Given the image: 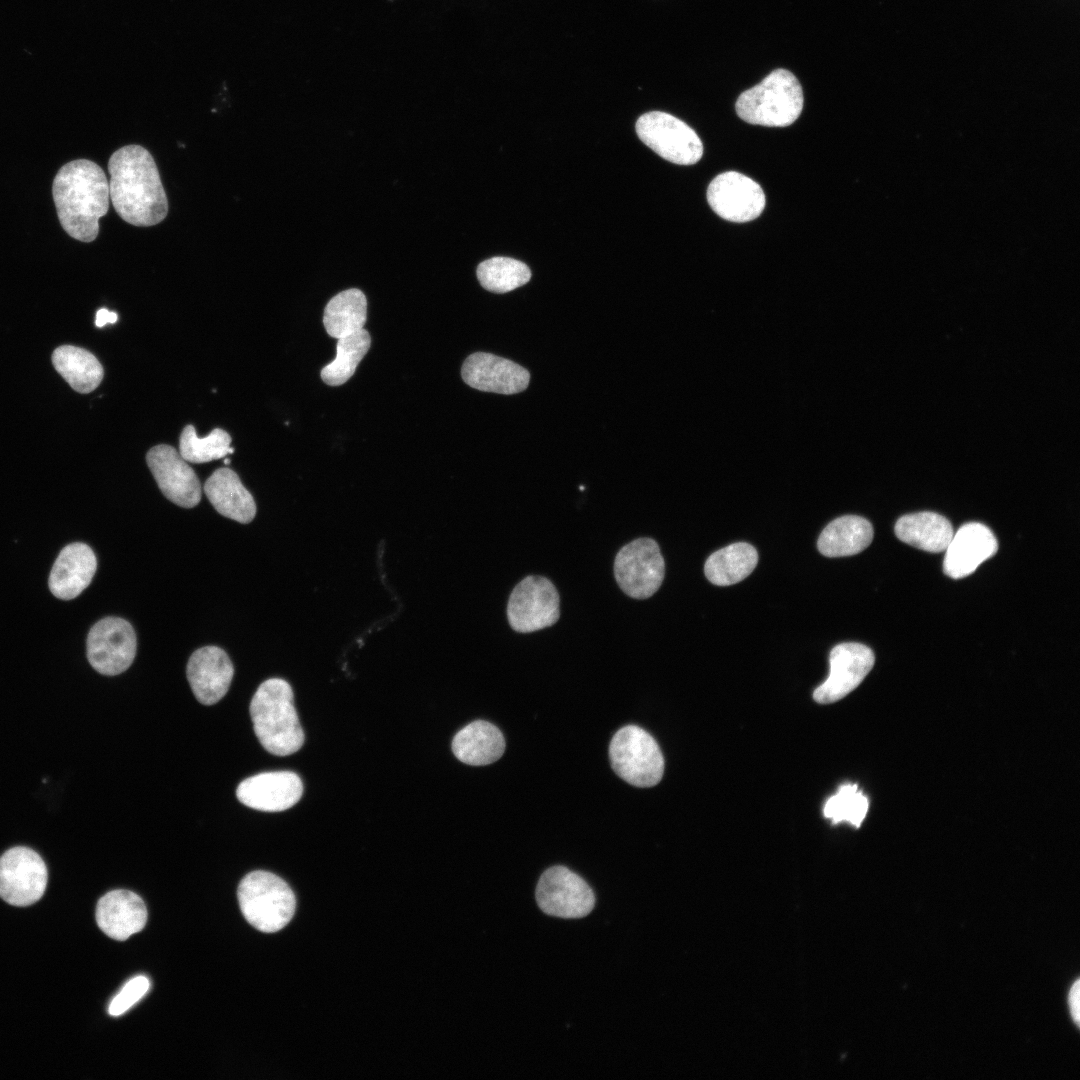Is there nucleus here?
<instances>
[{
    "label": "nucleus",
    "instance_id": "1",
    "mask_svg": "<svg viewBox=\"0 0 1080 1080\" xmlns=\"http://www.w3.org/2000/svg\"><path fill=\"white\" fill-rule=\"evenodd\" d=\"M113 207L127 223L149 227L163 221L168 200L152 155L140 145L116 150L108 162Z\"/></svg>",
    "mask_w": 1080,
    "mask_h": 1080
},
{
    "label": "nucleus",
    "instance_id": "2",
    "mask_svg": "<svg viewBox=\"0 0 1080 1080\" xmlns=\"http://www.w3.org/2000/svg\"><path fill=\"white\" fill-rule=\"evenodd\" d=\"M52 193L63 229L82 242L95 240L110 200L102 168L87 159L68 162L56 174Z\"/></svg>",
    "mask_w": 1080,
    "mask_h": 1080
},
{
    "label": "nucleus",
    "instance_id": "3",
    "mask_svg": "<svg viewBox=\"0 0 1080 1080\" xmlns=\"http://www.w3.org/2000/svg\"><path fill=\"white\" fill-rule=\"evenodd\" d=\"M249 711L254 732L269 753L287 756L302 747L304 732L294 707L292 688L285 680L264 681L255 692Z\"/></svg>",
    "mask_w": 1080,
    "mask_h": 1080
},
{
    "label": "nucleus",
    "instance_id": "4",
    "mask_svg": "<svg viewBox=\"0 0 1080 1080\" xmlns=\"http://www.w3.org/2000/svg\"><path fill=\"white\" fill-rule=\"evenodd\" d=\"M803 102L798 79L792 72L779 68L756 86L742 92L735 108L738 116L747 123L785 127L800 116Z\"/></svg>",
    "mask_w": 1080,
    "mask_h": 1080
},
{
    "label": "nucleus",
    "instance_id": "5",
    "mask_svg": "<svg viewBox=\"0 0 1080 1080\" xmlns=\"http://www.w3.org/2000/svg\"><path fill=\"white\" fill-rule=\"evenodd\" d=\"M238 900L245 919L256 929L277 932L292 919L296 899L289 885L268 871H253L239 884Z\"/></svg>",
    "mask_w": 1080,
    "mask_h": 1080
},
{
    "label": "nucleus",
    "instance_id": "6",
    "mask_svg": "<svg viewBox=\"0 0 1080 1080\" xmlns=\"http://www.w3.org/2000/svg\"><path fill=\"white\" fill-rule=\"evenodd\" d=\"M614 772L636 787H652L660 782L664 758L656 740L643 728L627 725L619 729L609 745Z\"/></svg>",
    "mask_w": 1080,
    "mask_h": 1080
},
{
    "label": "nucleus",
    "instance_id": "7",
    "mask_svg": "<svg viewBox=\"0 0 1080 1080\" xmlns=\"http://www.w3.org/2000/svg\"><path fill=\"white\" fill-rule=\"evenodd\" d=\"M534 899L542 913L565 920L583 919L596 906L592 887L563 865L551 866L540 875Z\"/></svg>",
    "mask_w": 1080,
    "mask_h": 1080
},
{
    "label": "nucleus",
    "instance_id": "8",
    "mask_svg": "<svg viewBox=\"0 0 1080 1080\" xmlns=\"http://www.w3.org/2000/svg\"><path fill=\"white\" fill-rule=\"evenodd\" d=\"M635 128L645 145L672 163L692 165L703 155V144L696 132L668 113H645L639 117Z\"/></svg>",
    "mask_w": 1080,
    "mask_h": 1080
},
{
    "label": "nucleus",
    "instance_id": "9",
    "mask_svg": "<svg viewBox=\"0 0 1080 1080\" xmlns=\"http://www.w3.org/2000/svg\"><path fill=\"white\" fill-rule=\"evenodd\" d=\"M664 558L657 542L637 538L624 545L614 560V576L621 590L634 599L651 597L661 586Z\"/></svg>",
    "mask_w": 1080,
    "mask_h": 1080
},
{
    "label": "nucleus",
    "instance_id": "10",
    "mask_svg": "<svg viewBox=\"0 0 1080 1080\" xmlns=\"http://www.w3.org/2000/svg\"><path fill=\"white\" fill-rule=\"evenodd\" d=\"M560 598L554 584L546 577L530 575L512 590L507 604V618L513 630L530 633L555 624L560 616Z\"/></svg>",
    "mask_w": 1080,
    "mask_h": 1080
},
{
    "label": "nucleus",
    "instance_id": "11",
    "mask_svg": "<svg viewBox=\"0 0 1080 1080\" xmlns=\"http://www.w3.org/2000/svg\"><path fill=\"white\" fill-rule=\"evenodd\" d=\"M48 871L41 856L24 846L8 849L0 857V897L14 906L37 902L45 892Z\"/></svg>",
    "mask_w": 1080,
    "mask_h": 1080
},
{
    "label": "nucleus",
    "instance_id": "12",
    "mask_svg": "<svg viewBox=\"0 0 1080 1080\" xmlns=\"http://www.w3.org/2000/svg\"><path fill=\"white\" fill-rule=\"evenodd\" d=\"M133 627L119 617H106L92 626L87 637V658L100 674L118 675L127 670L136 654Z\"/></svg>",
    "mask_w": 1080,
    "mask_h": 1080
},
{
    "label": "nucleus",
    "instance_id": "13",
    "mask_svg": "<svg viewBox=\"0 0 1080 1080\" xmlns=\"http://www.w3.org/2000/svg\"><path fill=\"white\" fill-rule=\"evenodd\" d=\"M707 200L718 216L737 223L754 220L765 207L760 185L735 171L719 174L711 181Z\"/></svg>",
    "mask_w": 1080,
    "mask_h": 1080
},
{
    "label": "nucleus",
    "instance_id": "14",
    "mask_svg": "<svg viewBox=\"0 0 1080 1080\" xmlns=\"http://www.w3.org/2000/svg\"><path fill=\"white\" fill-rule=\"evenodd\" d=\"M875 662L873 651L864 644L846 642L836 645L830 652V673L818 686L813 698L820 704L836 702L864 680Z\"/></svg>",
    "mask_w": 1080,
    "mask_h": 1080
},
{
    "label": "nucleus",
    "instance_id": "15",
    "mask_svg": "<svg viewBox=\"0 0 1080 1080\" xmlns=\"http://www.w3.org/2000/svg\"><path fill=\"white\" fill-rule=\"evenodd\" d=\"M146 461L167 499L184 508H192L199 503L200 481L174 447L166 444L154 446L147 452Z\"/></svg>",
    "mask_w": 1080,
    "mask_h": 1080
},
{
    "label": "nucleus",
    "instance_id": "16",
    "mask_svg": "<svg viewBox=\"0 0 1080 1080\" xmlns=\"http://www.w3.org/2000/svg\"><path fill=\"white\" fill-rule=\"evenodd\" d=\"M303 794V783L292 771L263 772L243 780L237 787L238 800L252 809L279 812L291 808Z\"/></svg>",
    "mask_w": 1080,
    "mask_h": 1080
},
{
    "label": "nucleus",
    "instance_id": "17",
    "mask_svg": "<svg viewBox=\"0 0 1080 1080\" xmlns=\"http://www.w3.org/2000/svg\"><path fill=\"white\" fill-rule=\"evenodd\" d=\"M461 376L474 389L505 395L522 392L530 380L529 372L522 366L485 352L468 356L463 363Z\"/></svg>",
    "mask_w": 1080,
    "mask_h": 1080
},
{
    "label": "nucleus",
    "instance_id": "18",
    "mask_svg": "<svg viewBox=\"0 0 1080 1080\" xmlns=\"http://www.w3.org/2000/svg\"><path fill=\"white\" fill-rule=\"evenodd\" d=\"M997 549V540L987 526L978 522L964 524L953 534L945 549L943 570L953 579L966 577Z\"/></svg>",
    "mask_w": 1080,
    "mask_h": 1080
},
{
    "label": "nucleus",
    "instance_id": "19",
    "mask_svg": "<svg viewBox=\"0 0 1080 1080\" xmlns=\"http://www.w3.org/2000/svg\"><path fill=\"white\" fill-rule=\"evenodd\" d=\"M186 674L197 700L204 705H212L227 693L234 669L225 651L216 646H206L191 655Z\"/></svg>",
    "mask_w": 1080,
    "mask_h": 1080
},
{
    "label": "nucleus",
    "instance_id": "20",
    "mask_svg": "<svg viewBox=\"0 0 1080 1080\" xmlns=\"http://www.w3.org/2000/svg\"><path fill=\"white\" fill-rule=\"evenodd\" d=\"M96 567V556L87 544H68L52 566L48 580L51 593L62 600L76 598L90 584Z\"/></svg>",
    "mask_w": 1080,
    "mask_h": 1080
},
{
    "label": "nucleus",
    "instance_id": "21",
    "mask_svg": "<svg viewBox=\"0 0 1080 1080\" xmlns=\"http://www.w3.org/2000/svg\"><path fill=\"white\" fill-rule=\"evenodd\" d=\"M96 921L107 936L123 941L144 928L147 909L143 900L134 892L113 890L99 899Z\"/></svg>",
    "mask_w": 1080,
    "mask_h": 1080
},
{
    "label": "nucleus",
    "instance_id": "22",
    "mask_svg": "<svg viewBox=\"0 0 1080 1080\" xmlns=\"http://www.w3.org/2000/svg\"><path fill=\"white\" fill-rule=\"evenodd\" d=\"M204 491L221 515L243 524L253 520L256 504L233 470L219 468L214 471L205 482Z\"/></svg>",
    "mask_w": 1080,
    "mask_h": 1080
},
{
    "label": "nucleus",
    "instance_id": "23",
    "mask_svg": "<svg viewBox=\"0 0 1080 1080\" xmlns=\"http://www.w3.org/2000/svg\"><path fill=\"white\" fill-rule=\"evenodd\" d=\"M505 740L502 732L492 723L476 720L462 728L452 740V751L461 762L488 765L504 753Z\"/></svg>",
    "mask_w": 1080,
    "mask_h": 1080
},
{
    "label": "nucleus",
    "instance_id": "24",
    "mask_svg": "<svg viewBox=\"0 0 1080 1080\" xmlns=\"http://www.w3.org/2000/svg\"><path fill=\"white\" fill-rule=\"evenodd\" d=\"M873 539V527L863 517L845 515L831 521L821 532L817 547L826 557H844L860 553Z\"/></svg>",
    "mask_w": 1080,
    "mask_h": 1080
},
{
    "label": "nucleus",
    "instance_id": "25",
    "mask_svg": "<svg viewBox=\"0 0 1080 1080\" xmlns=\"http://www.w3.org/2000/svg\"><path fill=\"white\" fill-rule=\"evenodd\" d=\"M895 534L911 546L937 553L946 549L954 533L951 523L944 516L924 511L899 518L895 524Z\"/></svg>",
    "mask_w": 1080,
    "mask_h": 1080
},
{
    "label": "nucleus",
    "instance_id": "26",
    "mask_svg": "<svg viewBox=\"0 0 1080 1080\" xmlns=\"http://www.w3.org/2000/svg\"><path fill=\"white\" fill-rule=\"evenodd\" d=\"M51 359L55 370L79 393L92 392L103 379V366L86 349L62 345L53 351Z\"/></svg>",
    "mask_w": 1080,
    "mask_h": 1080
},
{
    "label": "nucleus",
    "instance_id": "27",
    "mask_svg": "<svg viewBox=\"0 0 1080 1080\" xmlns=\"http://www.w3.org/2000/svg\"><path fill=\"white\" fill-rule=\"evenodd\" d=\"M757 562L756 549L748 543L738 542L712 553L706 560L704 572L712 584L729 586L749 576Z\"/></svg>",
    "mask_w": 1080,
    "mask_h": 1080
},
{
    "label": "nucleus",
    "instance_id": "28",
    "mask_svg": "<svg viewBox=\"0 0 1080 1080\" xmlns=\"http://www.w3.org/2000/svg\"><path fill=\"white\" fill-rule=\"evenodd\" d=\"M366 319L367 300L357 288L344 290L332 297L323 314L326 332L337 339L361 330Z\"/></svg>",
    "mask_w": 1080,
    "mask_h": 1080
},
{
    "label": "nucleus",
    "instance_id": "29",
    "mask_svg": "<svg viewBox=\"0 0 1080 1080\" xmlns=\"http://www.w3.org/2000/svg\"><path fill=\"white\" fill-rule=\"evenodd\" d=\"M370 344V334L363 328L338 338L336 357L321 370L322 380L330 386L347 382L368 352Z\"/></svg>",
    "mask_w": 1080,
    "mask_h": 1080
},
{
    "label": "nucleus",
    "instance_id": "30",
    "mask_svg": "<svg viewBox=\"0 0 1080 1080\" xmlns=\"http://www.w3.org/2000/svg\"><path fill=\"white\" fill-rule=\"evenodd\" d=\"M477 278L486 290L506 293L525 285L531 278V271L521 261L509 257H493L478 265Z\"/></svg>",
    "mask_w": 1080,
    "mask_h": 1080
},
{
    "label": "nucleus",
    "instance_id": "31",
    "mask_svg": "<svg viewBox=\"0 0 1080 1080\" xmlns=\"http://www.w3.org/2000/svg\"><path fill=\"white\" fill-rule=\"evenodd\" d=\"M230 443L231 437L223 429L216 428L208 436L199 438L195 428L187 425L180 436L179 453L187 462L206 463L233 453Z\"/></svg>",
    "mask_w": 1080,
    "mask_h": 1080
},
{
    "label": "nucleus",
    "instance_id": "32",
    "mask_svg": "<svg viewBox=\"0 0 1080 1080\" xmlns=\"http://www.w3.org/2000/svg\"><path fill=\"white\" fill-rule=\"evenodd\" d=\"M868 807V799L859 790L858 785L846 783L840 786L838 792L827 800L823 812L824 816L831 819L833 824L848 821L854 827L859 828L867 814Z\"/></svg>",
    "mask_w": 1080,
    "mask_h": 1080
},
{
    "label": "nucleus",
    "instance_id": "33",
    "mask_svg": "<svg viewBox=\"0 0 1080 1080\" xmlns=\"http://www.w3.org/2000/svg\"><path fill=\"white\" fill-rule=\"evenodd\" d=\"M150 982L145 976H137L129 980L119 993L112 999L108 1012L112 1016H119L130 1009L149 990Z\"/></svg>",
    "mask_w": 1080,
    "mask_h": 1080
},
{
    "label": "nucleus",
    "instance_id": "34",
    "mask_svg": "<svg viewBox=\"0 0 1080 1080\" xmlns=\"http://www.w3.org/2000/svg\"><path fill=\"white\" fill-rule=\"evenodd\" d=\"M1079 996H1080V984H1079V980H1077L1072 985V987L1070 989V992H1069V997H1068L1070 1012H1071L1072 1018H1073V1020L1075 1021L1076 1024L1079 1023V1019H1080V1000H1079Z\"/></svg>",
    "mask_w": 1080,
    "mask_h": 1080
},
{
    "label": "nucleus",
    "instance_id": "35",
    "mask_svg": "<svg viewBox=\"0 0 1080 1080\" xmlns=\"http://www.w3.org/2000/svg\"><path fill=\"white\" fill-rule=\"evenodd\" d=\"M118 319V315L115 312H111L105 308L99 309L96 313L95 325L97 327H103L108 323H115Z\"/></svg>",
    "mask_w": 1080,
    "mask_h": 1080
},
{
    "label": "nucleus",
    "instance_id": "36",
    "mask_svg": "<svg viewBox=\"0 0 1080 1080\" xmlns=\"http://www.w3.org/2000/svg\"><path fill=\"white\" fill-rule=\"evenodd\" d=\"M229 463H230V460H229V459H225V460H224V464H229Z\"/></svg>",
    "mask_w": 1080,
    "mask_h": 1080
}]
</instances>
